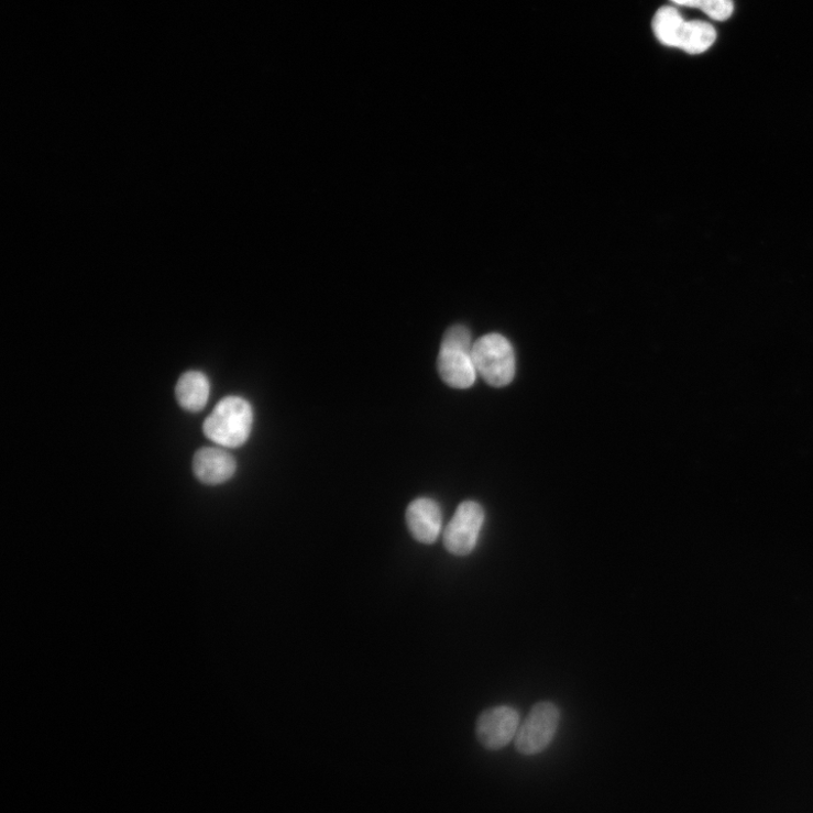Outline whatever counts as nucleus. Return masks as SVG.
I'll use <instances>...</instances> for the list:
<instances>
[{
    "instance_id": "1",
    "label": "nucleus",
    "mask_w": 813,
    "mask_h": 813,
    "mask_svg": "<svg viewBox=\"0 0 813 813\" xmlns=\"http://www.w3.org/2000/svg\"><path fill=\"white\" fill-rule=\"evenodd\" d=\"M472 334L464 326L451 327L444 334L438 358L442 380L455 389L472 387L477 377Z\"/></svg>"
},
{
    "instance_id": "2",
    "label": "nucleus",
    "mask_w": 813,
    "mask_h": 813,
    "mask_svg": "<svg viewBox=\"0 0 813 813\" xmlns=\"http://www.w3.org/2000/svg\"><path fill=\"white\" fill-rule=\"evenodd\" d=\"M252 422L250 404L240 397H227L206 418L204 433L222 447L239 448L248 441Z\"/></svg>"
},
{
    "instance_id": "3",
    "label": "nucleus",
    "mask_w": 813,
    "mask_h": 813,
    "mask_svg": "<svg viewBox=\"0 0 813 813\" xmlns=\"http://www.w3.org/2000/svg\"><path fill=\"white\" fill-rule=\"evenodd\" d=\"M473 359L477 373L492 387H505L515 378V350L510 342L499 333H490L480 338L473 348Z\"/></svg>"
},
{
    "instance_id": "4",
    "label": "nucleus",
    "mask_w": 813,
    "mask_h": 813,
    "mask_svg": "<svg viewBox=\"0 0 813 813\" xmlns=\"http://www.w3.org/2000/svg\"><path fill=\"white\" fill-rule=\"evenodd\" d=\"M561 714L550 702L536 704L516 737V747L523 755L531 756L543 751L559 730Z\"/></svg>"
},
{
    "instance_id": "5",
    "label": "nucleus",
    "mask_w": 813,
    "mask_h": 813,
    "mask_svg": "<svg viewBox=\"0 0 813 813\" xmlns=\"http://www.w3.org/2000/svg\"><path fill=\"white\" fill-rule=\"evenodd\" d=\"M485 523V510L473 501L461 503L444 530L447 550L454 556L472 553L477 546Z\"/></svg>"
},
{
    "instance_id": "6",
    "label": "nucleus",
    "mask_w": 813,
    "mask_h": 813,
    "mask_svg": "<svg viewBox=\"0 0 813 813\" xmlns=\"http://www.w3.org/2000/svg\"><path fill=\"white\" fill-rule=\"evenodd\" d=\"M520 727V714L510 706L486 710L479 717L476 734L480 743L490 750H499L515 740Z\"/></svg>"
},
{
    "instance_id": "7",
    "label": "nucleus",
    "mask_w": 813,
    "mask_h": 813,
    "mask_svg": "<svg viewBox=\"0 0 813 813\" xmlns=\"http://www.w3.org/2000/svg\"><path fill=\"white\" fill-rule=\"evenodd\" d=\"M408 529L418 542L435 543L442 531V510L431 498H418L411 502L406 512Z\"/></svg>"
},
{
    "instance_id": "8",
    "label": "nucleus",
    "mask_w": 813,
    "mask_h": 813,
    "mask_svg": "<svg viewBox=\"0 0 813 813\" xmlns=\"http://www.w3.org/2000/svg\"><path fill=\"white\" fill-rule=\"evenodd\" d=\"M196 477L206 485H220L231 480L237 463L232 454L217 448L198 450L193 462Z\"/></svg>"
},
{
    "instance_id": "9",
    "label": "nucleus",
    "mask_w": 813,
    "mask_h": 813,
    "mask_svg": "<svg viewBox=\"0 0 813 813\" xmlns=\"http://www.w3.org/2000/svg\"><path fill=\"white\" fill-rule=\"evenodd\" d=\"M209 394V381L201 372H187L178 381L176 388L177 400L188 411L198 413L202 410L207 405Z\"/></svg>"
},
{
    "instance_id": "10",
    "label": "nucleus",
    "mask_w": 813,
    "mask_h": 813,
    "mask_svg": "<svg viewBox=\"0 0 813 813\" xmlns=\"http://www.w3.org/2000/svg\"><path fill=\"white\" fill-rule=\"evenodd\" d=\"M714 26L704 21H686L684 24L678 50L691 55L707 52L716 41Z\"/></svg>"
},
{
    "instance_id": "11",
    "label": "nucleus",
    "mask_w": 813,
    "mask_h": 813,
    "mask_svg": "<svg viewBox=\"0 0 813 813\" xmlns=\"http://www.w3.org/2000/svg\"><path fill=\"white\" fill-rule=\"evenodd\" d=\"M684 24L686 20L675 8L663 7L653 17L652 31L663 46L678 48Z\"/></svg>"
},
{
    "instance_id": "12",
    "label": "nucleus",
    "mask_w": 813,
    "mask_h": 813,
    "mask_svg": "<svg viewBox=\"0 0 813 813\" xmlns=\"http://www.w3.org/2000/svg\"><path fill=\"white\" fill-rule=\"evenodd\" d=\"M699 9L715 21L729 19L735 11L733 0H702Z\"/></svg>"
},
{
    "instance_id": "13",
    "label": "nucleus",
    "mask_w": 813,
    "mask_h": 813,
    "mask_svg": "<svg viewBox=\"0 0 813 813\" xmlns=\"http://www.w3.org/2000/svg\"><path fill=\"white\" fill-rule=\"evenodd\" d=\"M671 2L681 8L699 9L702 0H671Z\"/></svg>"
}]
</instances>
